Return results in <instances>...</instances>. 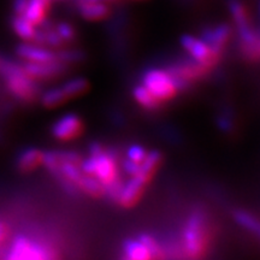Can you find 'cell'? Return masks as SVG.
Instances as JSON below:
<instances>
[{"label": "cell", "mask_w": 260, "mask_h": 260, "mask_svg": "<svg viewBox=\"0 0 260 260\" xmlns=\"http://www.w3.org/2000/svg\"><path fill=\"white\" fill-rule=\"evenodd\" d=\"M42 154H44V151L37 147L24 148L17 154L15 161L16 168L19 172H23V174L34 171L42 164Z\"/></svg>", "instance_id": "cell-12"}, {"label": "cell", "mask_w": 260, "mask_h": 260, "mask_svg": "<svg viewBox=\"0 0 260 260\" xmlns=\"http://www.w3.org/2000/svg\"><path fill=\"white\" fill-rule=\"evenodd\" d=\"M10 235V226L9 224L4 222V220H0V245L8 239Z\"/></svg>", "instance_id": "cell-32"}, {"label": "cell", "mask_w": 260, "mask_h": 260, "mask_svg": "<svg viewBox=\"0 0 260 260\" xmlns=\"http://www.w3.org/2000/svg\"><path fill=\"white\" fill-rule=\"evenodd\" d=\"M162 160V154L159 151H151L147 152L144 160L141 161V167H140L139 174L140 176L144 177L145 180L148 182L151 181V178L153 177L154 172L157 171V169L160 165Z\"/></svg>", "instance_id": "cell-21"}, {"label": "cell", "mask_w": 260, "mask_h": 260, "mask_svg": "<svg viewBox=\"0 0 260 260\" xmlns=\"http://www.w3.org/2000/svg\"><path fill=\"white\" fill-rule=\"evenodd\" d=\"M52 0H28L24 16L37 27L47 21V15Z\"/></svg>", "instance_id": "cell-14"}, {"label": "cell", "mask_w": 260, "mask_h": 260, "mask_svg": "<svg viewBox=\"0 0 260 260\" xmlns=\"http://www.w3.org/2000/svg\"><path fill=\"white\" fill-rule=\"evenodd\" d=\"M52 2H64V0H52Z\"/></svg>", "instance_id": "cell-35"}, {"label": "cell", "mask_w": 260, "mask_h": 260, "mask_svg": "<svg viewBox=\"0 0 260 260\" xmlns=\"http://www.w3.org/2000/svg\"><path fill=\"white\" fill-rule=\"evenodd\" d=\"M219 128L225 133H232L235 123L233 121V116L230 112H223L218 118Z\"/></svg>", "instance_id": "cell-29"}, {"label": "cell", "mask_w": 260, "mask_h": 260, "mask_svg": "<svg viewBox=\"0 0 260 260\" xmlns=\"http://www.w3.org/2000/svg\"><path fill=\"white\" fill-rule=\"evenodd\" d=\"M105 2L107 3V2H116V0H105Z\"/></svg>", "instance_id": "cell-36"}, {"label": "cell", "mask_w": 260, "mask_h": 260, "mask_svg": "<svg viewBox=\"0 0 260 260\" xmlns=\"http://www.w3.org/2000/svg\"><path fill=\"white\" fill-rule=\"evenodd\" d=\"M58 60L64 64H74L83 60L84 54L79 50H71V48H58L57 52Z\"/></svg>", "instance_id": "cell-25"}, {"label": "cell", "mask_w": 260, "mask_h": 260, "mask_svg": "<svg viewBox=\"0 0 260 260\" xmlns=\"http://www.w3.org/2000/svg\"><path fill=\"white\" fill-rule=\"evenodd\" d=\"M88 81L84 79V77H75V79L67 81V82L61 86V88H63L68 99H73V98L83 95V94L88 90Z\"/></svg>", "instance_id": "cell-23"}, {"label": "cell", "mask_w": 260, "mask_h": 260, "mask_svg": "<svg viewBox=\"0 0 260 260\" xmlns=\"http://www.w3.org/2000/svg\"><path fill=\"white\" fill-rule=\"evenodd\" d=\"M83 122L76 113H65L53 123L51 128L52 136L59 141H70L82 134Z\"/></svg>", "instance_id": "cell-7"}, {"label": "cell", "mask_w": 260, "mask_h": 260, "mask_svg": "<svg viewBox=\"0 0 260 260\" xmlns=\"http://www.w3.org/2000/svg\"><path fill=\"white\" fill-rule=\"evenodd\" d=\"M146 154H147V151H146V148L141 145L130 146L128 151H126V158L130 159V160H134L138 162H141L144 160Z\"/></svg>", "instance_id": "cell-28"}, {"label": "cell", "mask_w": 260, "mask_h": 260, "mask_svg": "<svg viewBox=\"0 0 260 260\" xmlns=\"http://www.w3.org/2000/svg\"><path fill=\"white\" fill-rule=\"evenodd\" d=\"M181 46L189 54L190 58L207 68H213L220 59V54L217 53L207 42L201 38L186 34L181 38Z\"/></svg>", "instance_id": "cell-6"}, {"label": "cell", "mask_w": 260, "mask_h": 260, "mask_svg": "<svg viewBox=\"0 0 260 260\" xmlns=\"http://www.w3.org/2000/svg\"><path fill=\"white\" fill-rule=\"evenodd\" d=\"M233 37V28L226 23H220L213 27L204 29L201 32V39L210 45L217 53L222 56L224 48L229 44Z\"/></svg>", "instance_id": "cell-11"}, {"label": "cell", "mask_w": 260, "mask_h": 260, "mask_svg": "<svg viewBox=\"0 0 260 260\" xmlns=\"http://www.w3.org/2000/svg\"><path fill=\"white\" fill-rule=\"evenodd\" d=\"M148 181L145 180L140 175L130 176L126 182L123 183L121 193L118 195L117 203L121 205L122 207H132L138 203L140 198L144 194L145 188L147 186Z\"/></svg>", "instance_id": "cell-10"}, {"label": "cell", "mask_w": 260, "mask_h": 260, "mask_svg": "<svg viewBox=\"0 0 260 260\" xmlns=\"http://www.w3.org/2000/svg\"><path fill=\"white\" fill-rule=\"evenodd\" d=\"M142 84L161 103L171 100L180 92L175 79L168 70H147L142 76Z\"/></svg>", "instance_id": "cell-5"}, {"label": "cell", "mask_w": 260, "mask_h": 260, "mask_svg": "<svg viewBox=\"0 0 260 260\" xmlns=\"http://www.w3.org/2000/svg\"><path fill=\"white\" fill-rule=\"evenodd\" d=\"M2 79L4 81L10 95L14 96L21 103H34L40 96L41 88L39 81L29 76L22 69V67L15 73L2 77Z\"/></svg>", "instance_id": "cell-4"}, {"label": "cell", "mask_w": 260, "mask_h": 260, "mask_svg": "<svg viewBox=\"0 0 260 260\" xmlns=\"http://www.w3.org/2000/svg\"><path fill=\"white\" fill-rule=\"evenodd\" d=\"M5 258L11 260H45L57 258V254L53 248L45 243L35 241L27 235H17L10 243Z\"/></svg>", "instance_id": "cell-3"}, {"label": "cell", "mask_w": 260, "mask_h": 260, "mask_svg": "<svg viewBox=\"0 0 260 260\" xmlns=\"http://www.w3.org/2000/svg\"><path fill=\"white\" fill-rule=\"evenodd\" d=\"M77 188L79 190L83 191L84 194L89 195L92 198H102L105 195V187L98 180L96 177L88 174H82V176L77 182Z\"/></svg>", "instance_id": "cell-18"}, {"label": "cell", "mask_w": 260, "mask_h": 260, "mask_svg": "<svg viewBox=\"0 0 260 260\" xmlns=\"http://www.w3.org/2000/svg\"><path fill=\"white\" fill-rule=\"evenodd\" d=\"M140 167H141V162L130 160L128 158H126L122 164V169L129 175V176H135V175H138L140 171Z\"/></svg>", "instance_id": "cell-30"}, {"label": "cell", "mask_w": 260, "mask_h": 260, "mask_svg": "<svg viewBox=\"0 0 260 260\" xmlns=\"http://www.w3.org/2000/svg\"><path fill=\"white\" fill-rule=\"evenodd\" d=\"M61 162H63V151H54V149L44 151L41 165H44V168L51 174H57Z\"/></svg>", "instance_id": "cell-24"}, {"label": "cell", "mask_w": 260, "mask_h": 260, "mask_svg": "<svg viewBox=\"0 0 260 260\" xmlns=\"http://www.w3.org/2000/svg\"><path fill=\"white\" fill-rule=\"evenodd\" d=\"M54 28H56L58 35H59V37L61 38V40H63L65 44L73 41L75 37H76L75 28L70 23H67V22H61V23L56 25Z\"/></svg>", "instance_id": "cell-27"}, {"label": "cell", "mask_w": 260, "mask_h": 260, "mask_svg": "<svg viewBox=\"0 0 260 260\" xmlns=\"http://www.w3.org/2000/svg\"><path fill=\"white\" fill-rule=\"evenodd\" d=\"M210 242L209 219L203 211H193L182 230V249L186 256L199 259L205 255Z\"/></svg>", "instance_id": "cell-1"}, {"label": "cell", "mask_w": 260, "mask_h": 260, "mask_svg": "<svg viewBox=\"0 0 260 260\" xmlns=\"http://www.w3.org/2000/svg\"><path fill=\"white\" fill-rule=\"evenodd\" d=\"M99 2H105V0H75L77 8H79V6H82V5L93 4V3H99Z\"/></svg>", "instance_id": "cell-34"}, {"label": "cell", "mask_w": 260, "mask_h": 260, "mask_svg": "<svg viewBox=\"0 0 260 260\" xmlns=\"http://www.w3.org/2000/svg\"><path fill=\"white\" fill-rule=\"evenodd\" d=\"M229 11L235 24L237 34H241L253 28L248 10L241 0H229Z\"/></svg>", "instance_id": "cell-13"}, {"label": "cell", "mask_w": 260, "mask_h": 260, "mask_svg": "<svg viewBox=\"0 0 260 260\" xmlns=\"http://www.w3.org/2000/svg\"><path fill=\"white\" fill-rule=\"evenodd\" d=\"M79 10L81 17L86 19V21H103L106 17H109L111 9L106 4V2L93 3V4L82 5L77 8Z\"/></svg>", "instance_id": "cell-17"}, {"label": "cell", "mask_w": 260, "mask_h": 260, "mask_svg": "<svg viewBox=\"0 0 260 260\" xmlns=\"http://www.w3.org/2000/svg\"><path fill=\"white\" fill-rule=\"evenodd\" d=\"M11 28L15 34L24 42H32L37 37L38 27L24 15H15L11 19Z\"/></svg>", "instance_id": "cell-15"}, {"label": "cell", "mask_w": 260, "mask_h": 260, "mask_svg": "<svg viewBox=\"0 0 260 260\" xmlns=\"http://www.w3.org/2000/svg\"><path fill=\"white\" fill-rule=\"evenodd\" d=\"M139 239L145 243L146 247L148 248V251L151 252L152 258H162L164 256V252H162L161 247L159 246V243L151 235L147 234H142L139 236Z\"/></svg>", "instance_id": "cell-26"}, {"label": "cell", "mask_w": 260, "mask_h": 260, "mask_svg": "<svg viewBox=\"0 0 260 260\" xmlns=\"http://www.w3.org/2000/svg\"><path fill=\"white\" fill-rule=\"evenodd\" d=\"M233 216L235 222L240 226L248 230L249 233H252L253 235H255L260 239V219L258 217H255L254 214L249 213L248 211L245 210H236Z\"/></svg>", "instance_id": "cell-20"}, {"label": "cell", "mask_w": 260, "mask_h": 260, "mask_svg": "<svg viewBox=\"0 0 260 260\" xmlns=\"http://www.w3.org/2000/svg\"><path fill=\"white\" fill-rule=\"evenodd\" d=\"M104 146L102 144H98V142H94L89 146V155H95V154H99L102 153L104 151Z\"/></svg>", "instance_id": "cell-33"}, {"label": "cell", "mask_w": 260, "mask_h": 260, "mask_svg": "<svg viewBox=\"0 0 260 260\" xmlns=\"http://www.w3.org/2000/svg\"><path fill=\"white\" fill-rule=\"evenodd\" d=\"M17 57L25 61H35V63H44V61L58 60L57 52L44 45L35 44V42H22L15 48Z\"/></svg>", "instance_id": "cell-9"}, {"label": "cell", "mask_w": 260, "mask_h": 260, "mask_svg": "<svg viewBox=\"0 0 260 260\" xmlns=\"http://www.w3.org/2000/svg\"><path fill=\"white\" fill-rule=\"evenodd\" d=\"M123 254L125 259L130 260H148L152 259L151 252L141 240L139 239H129L123 243Z\"/></svg>", "instance_id": "cell-16"}, {"label": "cell", "mask_w": 260, "mask_h": 260, "mask_svg": "<svg viewBox=\"0 0 260 260\" xmlns=\"http://www.w3.org/2000/svg\"><path fill=\"white\" fill-rule=\"evenodd\" d=\"M39 99L45 109H56L69 100L61 87H54V88L45 90L44 93L40 94Z\"/></svg>", "instance_id": "cell-22"}, {"label": "cell", "mask_w": 260, "mask_h": 260, "mask_svg": "<svg viewBox=\"0 0 260 260\" xmlns=\"http://www.w3.org/2000/svg\"><path fill=\"white\" fill-rule=\"evenodd\" d=\"M133 96H134L135 102L140 106L148 110V111H154V110L159 109V106L161 105L160 100L157 99L153 94L149 92L144 84H138V86L134 87V89H133Z\"/></svg>", "instance_id": "cell-19"}, {"label": "cell", "mask_w": 260, "mask_h": 260, "mask_svg": "<svg viewBox=\"0 0 260 260\" xmlns=\"http://www.w3.org/2000/svg\"><path fill=\"white\" fill-rule=\"evenodd\" d=\"M80 167L84 174L96 177L104 184V187L109 186L117 178L121 177L116 154L107 149H104L99 154L89 155L87 159H82Z\"/></svg>", "instance_id": "cell-2"}, {"label": "cell", "mask_w": 260, "mask_h": 260, "mask_svg": "<svg viewBox=\"0 0 260 260\" xmlns=\"http://www.w3.org/2000/svg\"><path fill=\"white\" fill-rule=\"evenodd\" d=\"M28 0H14V12L15 15H24L27 9Z\"/></svg>", "instance_id": "cell-31"}, {"label": "cell", "mask_w": 260, "mask_h": 260, "mask_svg": "<svg viewBox=\"0 0 260 260\" xmlns=\"http://www.w3.org/2000/svg\"><path fill=\"white\" fill-rule=\"evenodd\" d=\"M21 67L29 76L38 81L54 79L63 75L68 69V65L59 60L44 61V63L24 60L23 63H21Z\"/></svg>", "instance_id": "cell-8"}]
</instances>
